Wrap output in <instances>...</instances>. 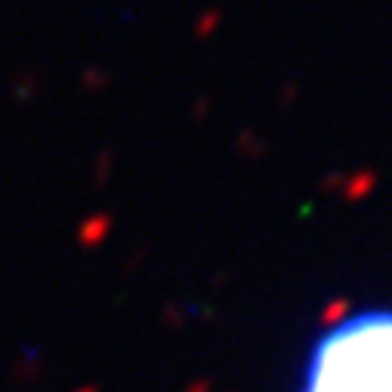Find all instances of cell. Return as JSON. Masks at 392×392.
<instances>
[{"label": "cell", "instance_id": "6da1fadb", "mask_svg": "<svg viewBox=\"0 0 392 392\" xmlns=\"http://www.w3.org/2000/svg\"><path fill=\"white\" fill-rule=\"evenodd\" d=\"M303 392H392V312H358L315 343Z\"/></svg>", "mask_w": 392, "mask_h": 392}, {"label": "cell", "instance_id": "7a4b0ae2", "mask_svg": "<svg viewBox=\"0 0 392 392\" xmlns=\"http://www.w3.org/2000/svg\"><path fill=\"white\" fill-rule=\"evenodd\" d=\"M37 87V77L35 75H22L16 77V87H12V93H16V99H28V93Z\"/></svg>", "mask_w": 392, "mask_h": 392}, {"label": "cell", "instance_id": "3957f363", "mask_svg": "<svg viewBox=\"0 0 392 392\" xmlns=\"http://www.w3.org/2000/svg\"><path fill=\"white\" fill-rule=\"evenodd\" d=\"M216 22H219V10H210V12H207V16H204V19H201V22H198V35H201V37H204V35H207V31H210V28H214V25H216Z\"/></svg>", "mask_w": 392, "mask_h": 392}, {"label": "cell", "instance_id": "277c9868", "mask_svg": "<svg viewBox=\"0 0 392 392\" xmlns=\"http://www.w3.org/2000/svg\"><path fill=\"white\" fill-rule=\"evenodd\" d=\"M99 81H102L99 71H87V75H84V84H87V87H99Z\"/></svg>", "mask_w": 392, "mask_h": 392}]
</instances>
